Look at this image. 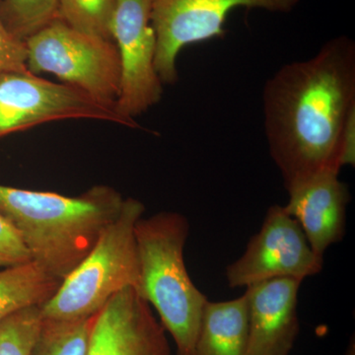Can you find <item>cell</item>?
I'll use <instances>...</instances> for the list:
<instances>
[{
  "label": "cell",
  "instance_id": "obj_1",
  "mask_svg": "<svg viewBox=\"0 0 355 355\" xmlns=\"http://www.w3.org/2000/svg\"><path fill=\"white\" fill-rule=\"evenodd\" d=\"M263 128L286 191L340 173V139L355 110V43L336 37L316 55L282 67L263 85Z\"/></svg>",
  "mask_w": 355,
  "mask_h": 355
},
{
  "label": "cell",
  "instance_id": "obj_2",
  "mask_svg": "<svg viewBox=\"0 0 355 355\" xmlns=\"http://www.w3.org/2000/svg\"><path fill=\"white\" fill-rule=\"evenodd\" d=\"M116 189L98 184L77 197L0 184V214L19 231L32 261L62 280L123 209Z\"/></svg>",
  "mask_w": 355,
  "mask_h": 355
},
{
  "label": "cell",
  "instance_id": "obj_3",
  "mask_svg": "<svg viewBox=\"0 0 355 355\" xmlns=\"http://www.w3.org/2000/svg\"><path fill=\"white\" fill-rule=\"evenodd\" d=\"M190 224L183 214L161 211L139 218L135 235L139 261L137 293L154 308L174 340L176 355H193L209 299L193 284L184 250Z\"/></svg>",
  "mask_w": 355,
  "mask_h": 355
},
{
  "label": "cell",
  "instance_id": "obj_4",
  "mask_svg": "<svg viewBox=\"0 0 355 355\" xmlns=\"http://www.w3.org/2000/svg\"><path fill=\"white\" fill-rule=\"evenodd\" d=\"M144 203L127 198L120 216L103 231L94 247L62 279L58 291L40 306L44 319L76 320L94 316L116 293L139 282L135 228Z\"/></svg>",
  "mask_w": 355,
  "mask_h": 355
},
{
  "label": "cell",
  "instance_id": "obj_5",
  "mask_svg": "<svg viewBox=\"0 0 355 355\" xmlns=\"http://www.w3.org/2000/svg\"><path fill=\"white\" fill-rule=\"evenodd\" d=\"M25 43L27 67L32 73L53 74L64 84L116 110L121 67L114 40L78 31L58 17Z\"/></svg>",
  "mask_w": 355,
  "mask_h": 355
},
{
  "label": "cell",
  "instance_id": "obj_6",
  "mask_svg": "<svg viewBox=\"0 0 355 355\" xmlns=\"http://www.w3.org/2000/svg\"><path fill=\"white\" fill-rule=\"evenodd\" d=\"M83 119L139 128L67 84L51 83L29 70L0 76V139L50 121Z\"/></svg>",
  "mask_w": 355,
  "mask_h": 355
},
{
  "label": "cell",
  "instance_id": "obj_7",
  "mask_svg": "<svg viewBox=\"0 0 355 355\" xmlns=\"http://www.w3.org/2000/svg\"><path fill=\"white\" fill-rule=\"evenodd\" d=\"M300 0H151L156 34V71L163 84H175L180 53L190 44L225 36L224 23L238 7L289 13Z\"/></svg>",
  "mask_w": 355,
  "mask_h": 355
},
{
  "label": "cell",
  "instance_id": "obj_8",
  "mask_svg": "<svg viewBox=\"0 0 355 355\" xmlns=\"http://www.w3.org/2000/svg\"><path fill=\"white\" fill-rule=\"evenodd\" d=\"M323 265V257L314 253L298 222L275 205L244 254L226 268L225 277L232 288L282 277L303 282L321 272Z\"/></svg>",
  "mask_w": 355,
  "mask_h": 355
},
{
  "label": "cell",
  "instance_id": "obj_9",
  "mask_svg": "<svg viewBox=\"0 0 355 355\" xmlns=\"http://www.w3.org/2000/svg\"><path fill=\"white\" fill-rule=\"evenodd\" d=\"M112 34L121 67L116 111L137 123L135 118L158 104L163 96V83L154 65L157 41L151 0H116Z\"/></svg>",
  "mask_w": 355,
  "mask_h": 355
},
{
  "label": "cell",
  "instance_id": "obj_10",
  "mask_svg": "<svg viewBox=\"0 0 355 355\" xmlns=\"http://www.w3.org/2000/svg\"><path fill=\"white\" fill-rule=\"evenodd\" d=\"M87 355H171L167 333L133 287L95 315Z\"/></svg>",
  "mask_w": 355,
  "mask_h": 355
},
{
  "label": "cell",
  "instance_id": "obj_11",
  "mask_svg": "<svg viewBox=\"0 0 355 355\" xmlns=\"http://www.w3.org/2000/svg\"><path fill=\"white\" fill-rule=\"evenodd\" d=\"M302 282L282 277L246 287L247 355H291L299 334L298 293Z\"/></svg>",
  "mask_w": 355,
  "mask_h": 355
},
{
  "label": "cell",
  "instance_id": "obj_12",
  "mask_svg": "<svg viewBox=\"0 0 355 355\" xmlns=\"http://www.w3.org/2000/svg\"><path fill=\"white\" fill-rule=\"evenodd\" d=\"M338 174L322 173L294 187L287 191L284 207L298 222L314 253L323 258L326 250L345 236L350 193Z\"/></svg>",
  "mask_w": 355,
  "mask_h": 355
},
{
  "label": "cell",
  "instance_id": "obj_13",
  "mask_svg": "<svg viewBox=\"0 0 355 355\" xmlns=\"http://www.w3.org/2000/svg\"><path fill=\"white\" fill-rule=\"evenodd\" d=\"M249 345L247 299L207 301L193 355H247Z\"/></svg>",
  "mask_w": 355,
  "mask_h": 355
},
{
  "label": "cell",
  "instance_id": "obj_14",
  "mask_svg": "<svg viewBox=\"0 0 355 355\" xmlns=\"http://www.w3.org/2000/svg\"><path fill=\"white\" fill-rule=\"evenodd\" d=\"M62 280L34 261L0 270V321L17 311L42 306L58 291Z\"/></svg>",
  "mask_w": 355,
  "mask_h": 355
},
{
  "label": "cell",
  "instance_id": "obj_15",
  "mask_svg": "<svg viewBox=\"0 0 355 355\" xmlns=\"http://www.w3.org/2000/svg\"><path fill=\"white\" fill-rule=\"evenodd\" d=\"M94 318H43L31 355H87Z\"/></svg>",
  "mask_w": 355,
  "mask_h": 355
},
{
  "label": "cell",
  "instance_id": "obj_16",
  "mask_svg": "<svg viewBox=\"0 0 355 355\" xmlns=\"http://www.w3.org/2000/svg\"><path fill=\"white\" fill-rule=\"evenodd\" d=\"M116 0H58V16L78 31L113 40Z\"/></svg>",
  "mask_w": 355,
  "mask_h": 355
},
{
  "label": "cell",
  "instance_id": "obj_17",
  "mask_svg": "<svg viewBox=\"0 0 355 355\" xmlns=\"http://www.w3.org/2000/svg\"><path fill=\"white\" fill-rule=\"evenodd\" d=\"M0 11L8 29L26 41L57 19L58 0H1Z\"/></svg>",
  "mask_w": 355,
  "mask_h": 355
},
{
  "label": "cell",
  "instance_id": "obj_18",
  "mask_svg": "<svg viewBox=\"0 0 355 355\" xmlns=\"http://www.w3.org/2000/svg\"><path fill=\"white\" fill-rule=\"evenodd\" d=\"M42 321L40 306L24 308L0 321V355H31Z\"/></svg>",
  "mask_w": 355,
  "mask_h": 355
},
{
  "label": "cell",
  "instance_id": "obj_19",
  "mask_svg": "<svg viewBox=\"0 0 355 355\" xmlns=\"http://www.w3.org/2000/svg\"><path fill=\"white\" fill-rule=\"evenodd\" d=\"M32 261L19 231L0 214V270L24 265Z\"/></svg>",
  "mask_w": 355,
  "mask_h": 355
},
{
  "label": "cell",
  "instance_id": "obj_20",
  "mask_svg": "<svg viewBox=\"0 0 355 355\" xmlns=\"http://www.w3.org/2000/svg\"><path fill=\"white\" fill-rule=\"evenodd\" d=\"M26 70L29 69L27 67L25 41L16 37L8 29L0 11V76L6 72Z\"/></svg>",
  "mask_w": 355,
  "mask_h": 355
},
{
  "label": "cell",
  "instance_id": "obj_21",
  "mask_svg": "<svg viewBox=\"0 0 355 355\" xmlns=\"http://www.w3.org/2000/svg\"><path fill=\"white\" fill-rule=\"evenodd\" d=\"M340 165H355V110L350 113L343 128L340 139Z\"/></svg>",
  "mask_w": 355,
  "mask_h": 355
},
{
  "label": "cell",
  "instance_id": "obj_22",
  "mask_svg": "<svg viewBox=\"0 0 355 355\" xmlns=\"http://www.w3.org/2000/svg\"><path fill=\"white\" fill-rule=\"evenodd\" d=\"M343 355H355L354 336H352V340H350L349 347H347V349L345 350V354Z\"/></svg>",
  "mask_w": 355,
  "mask_h": 355
}]
</instances>
